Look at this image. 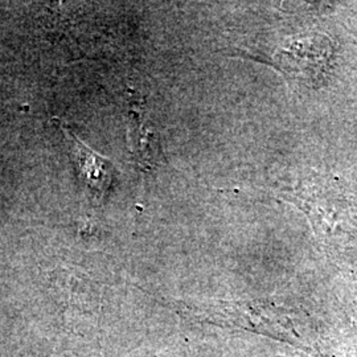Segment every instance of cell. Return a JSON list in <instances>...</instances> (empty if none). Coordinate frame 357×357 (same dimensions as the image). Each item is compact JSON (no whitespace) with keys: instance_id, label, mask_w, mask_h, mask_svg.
<instances>
[{"instance_id":"obj_2","label":"cell","mask_w":357,"mask_h":357,"mask_svg":"<svg viewBox=\"0 0 357 357\" xmlns=\"http://www.w3.org/2000/svg\"><path fill=\"white\" fill-rule=\"evenodd\" d=\"M331 40L321 33H301L282 40L274 51L257 57L278 69L289 81L307 88H318L327 76L331 61Z\"/></svg>"},{"instance_id":"obj_1","label":"cell","mask_w":357,"mask_h":357,"mask_svg":"<svg viewBox=\"0 0 357 357\" xmlns=\"http://www.w3.org/2000/svg\"><path fill=\"white\" fill-rule=\"evenodd\" d=\"M277 193L306 215L320 237L339 240L357 229V195L344 178L310 169L281 181Z\"/></svg>"},{"instance_id":"obj_3","label":"cell","mask_w":357,"mask_h":357,"mask_svg":"<svg viewBox=\"0 0 357 357\" xmlns=\"http://www.w3.org/2000/svg\"><path fill=\"white\" fill-rule=\"evenodd\" d=\"M57 126L61 128L68 141L70 158L82 185H85L91 195L103 197L114 180L113 163L79 141L69 128H65L63 122L57 121Z\"/></svg>"}]
</instances>
